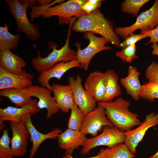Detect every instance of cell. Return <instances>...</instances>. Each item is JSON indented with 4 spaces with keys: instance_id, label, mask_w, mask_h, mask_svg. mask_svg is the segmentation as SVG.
<instances>
[{
    "instance_id": "7c38bea8",
    "label": "cell",
    "mask_w": 158,
    "mask_h": 158,
    "mask_svg": "<svg viewBox=\"0 0 158 158\" xmlns=\"http://www.w3.org/2000/svg\"><path fill=\"white\" fill-rule=\"evenodd\" d=\"M158 124V112L147 114L144 120L135 128L124 132V143L133 154L136 153V147L143 139L146 131Z\"/></svg>"
},
{
    "instance_id": "cb8c5ba5",
    "label": "cell",
    "mask_w": 158,
    "mask_h": 158,
    "mask_svg": "<svg viewBox=\"0 0 158 158\" xmlns=\"http://www.w3.org/2000/svg\"><path fill=\"white\" fill-rule=\"evenodd\" d=\"M97 155L98 158H134L135 157L124 143H118L111 148H101Z\"/></svg>"
},
{
    "instance_id": "74e56055",
    "label": "cell",
    "mask_w": 158,
    "mask_h": 158,
    "mask_svg": "<svg viewBox=\"0 0 158 158\" xmlns=\"http://www.w3.org/2000/svg\"><path fill=\"white\" fill-rule=\"evenodd\" d=\"M62 158H74L72 155H69L66 154H65L63 156ZM88 158H98L97 155H96L94 157H89Z\"/></svg>"
},
{
    "instance_id": "5b68a950",
    "label": "cell",
    "mask_w": 158,
    "mask_h": 158,
    "mask_svg": "<svg viewBox=\"0 0 158 158\" xmlns=\"http://www.w3.org/2000/svg\"><path fill=\"white\" fill-rule=\"evenodd\" d=\"M158 25V0H157L150 9L138 16L133 24L126 27H116L114 32L117 35L125 39L137 30L142 32L148 31L153 29Z\"/></svg>"
},
{
    "instance_id": "7402d4cb",
    "label": "cell",
    "mask_w": 158,
    "mask_h": 158,
    "mask_svg": "<svg viewBox=\"0 0 158 158\" xmlns=\"http://www.w3.org/2000/svg\"><path fill=\"white\" fill-rule=\"evenodd\" d=\"M128 71V75L125 78H121L120 82L127 93L135 100H138L142 89L139 78L140 73L135 67L132 66L129 67Z\"/></svg>"
},
{
    "instance_id": "e0dca14e",
    "label": "cell",
    "mask_w": 158,
    "mask_h": 158,
    "mask_svg": "<svg viewBox=\"0 0 158 158\" xmlns=\"http://www.w3.org/2000/svg\"><path fill=\"white\" fill-rule=\"evenodd\" d=\"M87 138L86 135L80 131L68 128L59 135L58 144L61 149L65 150V154L72 155L75 150L84 145Z\"/></svg>"
},
{
    "instance_id": "4316f807",
    "label": "cell",
    "mask_w": 158,
    "mask_h": 158,
    "mask_svg": "<svg viewBox=\"0 0 158 158\" xmlns=\"http://www.w3.org/2000/svg\"><path fill=\"white\" fill-rule=\"evenodd\" d=\"M70 110L71 113L68 120V128L80 131L84 115L75 103Z\"/></svg>"
},
{
    "instance_id": "9c48e42d",
    "label": "cell",
    "mask_w": 158,
    "mask_h": 158,
    "mask_svg": "<svg viewBox=\"0 0 158 158\" xmlns=\"http://www.w3.org/2000/svg\"><path fill=\"white\" fill-rule=\"evenodd\" d=\"M82 78L79 74L76 78L69 77L68 82L73 95L75 103L84 115L95 109L97 101L87 92L82 85Z\"/></svg>"
},
{
    "instance_id": "d6986e66",
    "label": "cell",
    "mask_w": 158,
    "mask_h": 158,
    "mask_svg": "<svg viewBox=\"0 0 158 158\" xmlns=\"http://www.w3.org/2000/svg\"><path fill=\"white\" fill-rule=\"evenodd\" d=\"M35 99H32L26 105L20 107L8 106L6 108H0V121H20L22 116L31 113L35 115L41 110Z\"/></svg>"
},
{
    "instance_id": "3957f363",
    "label": "cell",
    "mask_w": 158,
    "mask_h": 158,
    "mask_svg": "<svg viewBox=\"0 0 158 158\" xmlns=\"http://www.w3.org/2000/svg\"><path fill=\"white\" fill-rule=\"evenodd\" d=\"M73 22L72 21L70 23L68 37L65 44L61 48L56 49L55 47H53L52 51L45 57H42L40 51H37V57L33 58L31 61L32 66L36 71L40 73L47 71L59 62H68L76 59V51L71 49L69 46L71 29Z\"/></svg>"
},
{
    "instance_id": "484cf974",
    "label": "cell",
    "mask_w": 158,
    "mask_h": 158,
    "mask_svg": "<svg viewBox=\"0 0 158 158\" xmlns=\"http://www.w3.org/2000/svg\"><path fill=\"white\" fill-rule=\"evenodd\" d=\"M0 96L8 98L17 107L26 105L32 99L31 97L25 95L20 89L14 88L0 90Z\"/></svg>"
},
{
    "instance_id": "f35d334b",
    "label": "cell",
    "mask_w": 158,
    "mask_h": 158,
    "mask_svg": "<svg viewBox=\"0 0 158 158\" xmlns=\"http://www.w3.org/2000/svg\"><path fill=\"white\" fill-rule=\"evenodd\" d=\"M148 158H158V150L155 154Z\"/></svg>"
},
{
    "instance_id": "603a6c76",
    "label": "cell",
    "mask_w": 158,
    "mask_h": 158,
    "mask_svg": "<svg viewBox=\"0 0 158 158\" xmlns=\"http://www.w3.org/2000/svg\"><path fill=\"white\" fill-rule=\"evenodd\" d=\"M106 83L105 93L102 102H109L118 97L121 94V87L118 83V75L113 70L109 69L105 72Z\"/></svg>"
},
{
    "instance_id": "8d00e7d4",
    "label": "cell",
    "mask_w": 158,
    "mask_h": 158,
    "mask_svg": "<svg viewBox=\"0 0 158 158\" xmlns=\"http://www.w3.org/2000/svg\"><path fill=\"white\" fill-rule=\"evenodd\" d=\"M52 0H37V2L41 6L47 5L51 3Z\"/></svg>"
},
{
    "instance_id": "52a82bcc",
    "label": "cell",
    "mask_w": 158,
    "mask_h": 158,
    "mask_svg": "<svg viewBox=\"0 0 158 158\" xmlns=\"http://www.w3.org/2000/svg\"><path fill=\"white\" fill-rule=\"evenodd\" d=\"M101 134L92 138H87L80 150L83 155L88 154L90 150L97 147L105 146L109 148L125 142L124 131L116 126H105Z\"/></svg>"
},
{
    "instance_id": "8fae6325",
    "label": "cell",
    "mask_w": 158,
    "mask_h": 158,
    "mask_svg": "<svg viewBox=\"0 0 158 158\" xmlns=\"http://www.w3.org/2000/svg\"><path fill=\"white\" fill-rule=\"evenodd\" d=\"M20 90L27 96L36 97L38 99V107L40 110L46 108L47 110L46 119H49L60 110L54 97L51 96V91L47 88L37 85H32Z\"/></svg>"
},
{
    "instance_id": "7a4b0ae2",
    "label": "cell",
    "mask_w": 158,
    "mask_h": 158,
    "mask_svg": "<svg viewBox=\"0 0 158 158\" xmlns=\"http://www.w3.org/2000/svg\"><path fill=\"white\" fill-rule=\"evenodd\" d=\"M105 110L106 116L114 126L120 130L126 131L142 123L137 114L129 109L130 102L121 97L109 102L97 103Z\"/></svg>"
},
{
    "instance_id": "1f68e13d",
    "label": "cell",
    "mask_w": 158,
    "mask_h": 158,
    "mask_svg": "<svg viewBox=\"0 0 158 158\" xmlns=\"http://www.w3.org/2000/svg\"><path fill=\"white\" fill-rule=\"evenodd\" d=\"M145 75L148 82L158 83V63L152 62L147 68Z\"/></svg>"
},
{
    "instance_id": "277c9868",
    "label": "cell",
    "mask_w": 158,
    "mask_h": 158,
    "mask_svg": "<svg viewBox=\"0 0 158 158\" xmlns=\"http://www.w3.org/2000/svg\"><path fill=\"white\" fill-rule=\"evenodd\" d=\"M9 6V10L15 19L19 30L24 32L29 39H38L40 33L36 25L31 23L26 13L27 8L32 7L37 0H6Z\"/></svg>"
},
{
    "instance_id": "ab89813d",
    "label": "cell",
    "mask_w": 158,
    "mask_h": 158,
    "mask_svg": "<svg viewBox=\"0 0 158 158\" xmlns=\"http://www.w3.org/2000/svg\"><path fill=\"white\" fill-rule=\"evenodd\" d=\"M0 130H3V129L5 127V125L3 123V122L0 121Z\"/></svg>"
},
{
    "instance_id": "4dcf8cb0",
    "label": "cell",
    "mask_w": 158,
    "mask_h": 158,
    "mask_svg": "<svg viewBox=\"0 0 158 158\" xmlns=\"http://www.w3.org/2000/svg\"><path fill=\"white\" fill-rule=\"evenodd\" d=\"M3 134L0 138V158H14L10 144L11 139L8 130H4Z\"/></svg>"
},
{
    "instance_id": "6da1fadb",
    "label": "cell",
    "mask_w": 158,
    "mask_h": 158,
    "mask_svg": "<svg viewBox=\"0 0 158 158\" xmlns=\"http://www.w3.org/2000/svg\"><path fill=\"white\" fill-rule=\"evenodd\" d=\"M72 28L76 32H90L99 34L106 38L108 42L117 47H120V40L115 33L111 23L99 9L78 18L74 22Z\"/></svg>"
},
{
    "instance_id": "30bf717a",
    "label": "cell",
    "mask_w": 158,
    "mask_h": 158,
    "mask_svg": "<svg viewBox=\"0 0 158 158\" xmlns=\"http://www.w3.org/2000/svg\"><path fill=\"white\" fill-rule=\"evenodd\" d=\"M105 126L112 127L114 125L107 118L104 108L97 105L95 109L84 115L80 131L94 137Z\"/></svg>"
},
{
    "instance_id": "836d02e7",
    "label": "cell",
    "mask_w": 158,
    "mask_h": 158,
    "mask_svg": "<svg viewBox=\"0 0 158 158\" xmlns=\"http://www.w3.org/2000/svg\"><path fill=\"white\" fill-rule=\"evenodd\" d=\"M103 1L101 0H87L82 6L83 10L86 14H89L100 7Z\"/></svg>"
},
{
    "instance_id": "ac0fdd59",
    "label": "cell",
    "mask_w": 158,
    "mask_h": 158,
    "mask_svg": "<svg viewBox=\"0 0 158 158\" xmlns=\"http://www.w3.org/2000/svg\"><path fill=\"white\" fill-rule=\"evenodd\" d=\"M106 75L98 71L91 72L85 79L84 88L97 102H102L105 93Z\"/></svg>"
},
{
    "instance_id": "2e32d148",
    "label": "cell",
    "mask_w": 158,
    "mask_h": 158,
    "mask_svg": "<svg viewBox=\"0 0 158 158\" xmlns=\"http://www.w3.org/2000/svg\"><path fill=\"white\" fill-rule=\"evenodd\" d=\"M80 64L76 59L68 62H59L50 70L40 73L37 78L38 81L41 86L52 91V87L49 83L50 79L54 78L59 80L69 70L74 68H80Z\"/></svg>"
},
{
    "instance_id": "44dd1931",
    "label": "cell",
    "mask_w": 158,
    "mask_h": 158,
    "mask_svg": "<svg viewBox=\"0 0 158 158\" xmlns=\"http://www.w3.org/2000/svg\"><path fill=\"white\" fill-rule=\"evenodd\" d=\"M32 85V79L9 73L0 67V90L22 89Z\"/></svg>"
},
{
    "instance_id": "f1b7e54d",
    "label": "cell",
    "mask_w": 158,
    "mask_h": 158,
    "mask_svg": "<svg viewBox=\"0 0 158 158\" xmlns=\"http://www.w3.org/2000/svg\"><path fill=\"white\" fill-rule=\"evenodd\" d=\"M149 0H125L121 4L122 11L132 14L134 16L138 14L140 8Z\"/></svg>"
},
{
    "instance_id": "5bb4252c",
    "label": "cell",
    "mask_w": 158,
    "mask_h": 158,
    "mask_svg": "<svg viewBox=\"0 0 158 158\" xmlns=\"http://www.w3.org/2000/svg\"><path fill=\"white\" fill-rule=\"evenodd\" d=\"M12 132L11 139L12 154L14 157H23L25 154L29 133L24 122L21 121H10Z\"/></svg>"
},
{
    "instance_id": "4fadbf2b",
    "label": "cell",
    "mask_w": 158,
    "mask_h": 158,
    "mask_svg": "<svg viewBox=\"0 0 158 158\" xmlns=\"http://www.w3.org/2000/svg\"><path fill=\"white\" fill-rule=\"evenodd\" d=\"M31 113H27L22 116L21 120L25 124L30 135V140L32 146L29 151V157L34 158L40 145L48 139H55L62 132L61 129L56 128L47 133H43L38 130L33 125L31 120Z\"/></svg>"
},
{
    "instance_id": "d4e9b609",
    "label": "cell",
    "mask_w": 158,
    "mask_h": 158,
    "mask_svg": "<svg viewBox=\"0 0 158 158\" xmlns=\"http://www.w3.org/2000/svg\"><path fill=\"white\" fill-rule=\"evenodd\" d=\"M6 24L0 27V50H14L17 48L20 39L19 34L13 35L8 31Z\"/></svg>"
},
{
    "instance_id": "83f0119b",
    "label": "cell",
    "mask_w": 158,
    "mask_h": 158,
    "mask_svg": "<svg viewBox=\"0 0 158 158\" xmlns=\"http://www.w3.org/2000/svg\"><path fill=\"white\" fill-rule=\"evenodd\" d=\"M142 85V89L139 94L140 98L151 102L158 99V83L148 82Z\"/></svg>"
},
{
    "instance_id": "ba28073f",
    "label": "cell",
    "mask_w": 158,
    "mask_h": 158,
    "mask_svg": "<svg viewBox=\"0 0 158 158\" xmlns=\"http://www.w3.org/2000/svg\"><path fill=\"white\" fill-rule=\"evenodd\" d=\"M84 37L89 40V44L84 49H82L79 43L75 44L77 49L76 59L80 64V68L87 71L91 59L96 54L102 51L110 50L111 48L106 46L108 42L106 38L102 37H97L92 32H86Z\"/></svg>"
},
{
    "instance_id": "8992f818",
    "label": "cell",
    "mask_w": 158,
    "mask_h": 158,
    "mask_svg": "<svg viewBox=\"0 0 158 158\" xmlns=\"http://www.w3.org/2000/svg\"><path fill=\"white\" fill-rule=\"evenodd\" d=\"M87 0H70L45 9L42 15L44 18L54 16L59 17L60 25L68 24L73 19L86 14L82 6Z\"/></svg>"
},
{
    "instance_id": "ffe728a7",
    "label": "cell",
    "mask_w": 158,
    "mask_h": 158,
    "mask_svg": "<svg viewBox=\"0 0 158 158\" xmlns=\"http://www.w3.org/2000/svg\"><path fill=\"white\" fill-rule=\"evenodd\" d=\"M51 86L58 107L63 112H68L75 103L70 85L53 83Z\"/></svg>"
},
{
    "instance_id": "d6a6232c",
    "label": "cell",
    "mask_w": 158,
    "mask_h": 158,
    "mask_svg": "<svg viewBox=\"0 0 158 158\" xmlns=\"http://www.w3.org/2000/svg\"><path fill=\"white\" fill-rule=\"evenodd\" d=\"M147 37H148L147 35L145 33H141L140 34H134L132 33L121 43L120 47L123 48L125 46L136 44L140 40Z\"/></svg>"
},
{
    "instance_id": "f546056e",
    "label": "cell",
    "mask_w": 158,
    "mask_h": 158,
    "mask_svg": "<svg viewBox=\"0 0 158 158\" xmlns=\"http://www.w3.org/2000/svg\"><path fill=\"white\" fill-rule=\"evenodd\" d=\"M136 44H134L123 47L121 50L116 51V54L123 61L131 63L138 57L136 54Z\"/></svg>"
},
{
    "instance_id": "d590c367",
    "label": "cell",
    "mask_w": 158,
    "mask_h": 158,
    "mask_svg": "<svg viewBox=\"0 0 158 158\" xmlns=\"http://www.w3.org/2000/svg\"><path fill=\"white\" fill-rule=\"evenodd\" d=\"M151 46L152 48V54L158 56V44L155 43H152Z\"/></svg>"
},
{
    "instance_id": "e575fe53",
    "label": "cell",
    "mask_w": 158,
    "mask_h": 158,
    "mask_svg": "<svg viewBox=\"0 0 158 158\" xmlns=\"http://www.w3.org/2000/svg\"><path fill=\"white\" fill-rule=\"evenodd\" d=\"M141 33L146 34L148 37L150 38V40L146 44V45L150 43H158V25L151 30L145 32L141 31Z\"/></svg>"
},
{
    "instance_id": "9a60e30c",
    "label": "cell",
    "mask_w": 158,
    "mask_h": 158,
    "mask_svg": "<svg viewBox=\"0 0 158 158\" xmlns=\"http://www.w3.org/2000/svg\"><path fill=\"white\" fill-rule=\"evenodd\" d=\"M26 65L23 59L13 53L10 50L0 51V67L11 73L32 79L33 75L22 69Z\"/></svg>"
}]
</instances>
